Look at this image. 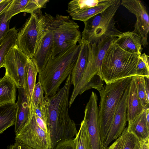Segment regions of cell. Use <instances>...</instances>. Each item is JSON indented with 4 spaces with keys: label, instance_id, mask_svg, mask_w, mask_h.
I'll return each instance as SVG.
<instances>
[{
    "label": "cell",
    "instance_id": "6da1fadb",
    "mask_svg": "<svg viewBox=\"0 0 149 149\" xmlns=\"http://www.w3.org/2000/svg\"><path fill=\"white\" fill-rule=\"evenodd\" d=\"M71 77L70 74L63 86L55 95L49 97L47 125L50 138L51 149H54L61 142L74 138L78 133L75 124L68 113Z\"/></svg>",
    "mask_w": 149,
    "mask_h": 149
},
{
    "label": "cell",
    "instance_id": "7a4b0ae2",
    "mask_svg": "<svg viewBox=\"0 0 149 149\" xmlns=\"http://www.w3.org/2000/svg\"><path fill=\"white\" fill-rule=\"evenodd\" d=\"M80 48L79 43L54 58L51 57L39 73L38 80L43 87L45 96L50 97L55 95L61 84L71 74Z\"/></svg>",
    "mask_w": 149,
    "mask_h": 149
},
{
    "label": "cell",
    "instance_id": "3957f363",
    "mask_svg": "<svg viewBox=\"0 0 149 149\" xmlns=\"http://www.w3.org/2000/svg\"><path fill=\"white\" fill-rule=\"evenodd\" d=\"M115 41L107 50L102 64L101 77L106 84L136 76L140 55L125 51Z\"/></svg>",
    "mask_w": 149,
    "mask_h": 149
},
{
    "label": "cell",
    "instance_id": "277c9868",
    "mask_svg": "<svg viewBox=\"0 0 149 149\" xmlns=\"http://www.w3.org/2000/svg\"><path fill=\"white\" fill-rule=\"evenodd\" d=\"M117 38H104L97 44H88V55L86 68L81 79L74 87L69 101L74 102L77 96L85 91L94 88L99 91L103 87L104 81L101 77L102 61L108 48Z\"/></svg>",
    "mask_w": 149,
    "mask_h": 149
},
{
    "label": "cell",
    "instance_id": "5b68a950",
    "mask_svg": "<svg viewBox=\"0 0 149 149\" xmlns=\"http://www.w3.org/2000/svg\"><path fill=\"white\" fill-rule=\"evenodd\" d=\"M132 77L122 79L106 84L99 91L100 100L98 107V123L102 147L120 100Z\"/></svg>",
    "mask_w": 149,
    "mask_h": 149
},
{
    "label": "cell",
    "instance_id": "8992f818",
    "mask_svg": "<svg viewBox=\"0 0 149 149\" xmlns=\"http://www.w3.org/2000/svg\"><path fill=\"white\" fill-rule=\"evenodd\" d=\"M44 15L47 28L52 34L53 49L52 58L60 55L81 41L79 26L69 16L57 14L54 17L46 13Z\"/></svg>",
    "mask_w": 149,
    "mask_h": 149
},
{
    "label": "cell",
    "instance_id": "52a82bcc",
    "mask_svg": "<svg viewBox=\"0 0 149 149\" xmlns=\"http://www.w3.org/2000/svg\"><path fill=\"white\" fill-rule=\"evenodd\" d=\"M121 1L116 0L103 12L84 22V27L81 34V38L89 44H96L106 38L118 37L122 32L116 27L114 16Z\"/></svg>",
    "mask_w": 149,
    "mask_h": 149
},
{
    "label": "cell",
    "instance_id": "ba28073f",
    "mask_svg": "<svg viewBox=\"0 0 149 149\" xmlns=\"http://www.w3.org/2000/svg\"><path fill=\"white\" fill-rule=\"evenodd\" d=\"M40 9L31 14L17 35L16 45L30 58L35 55L47 33L45 15Z\"/></svg>",
    "mask_w": 149,
    "mask_h": 149
},
{
    "label": "cell",
    "instance_id": "9c48e42d",
    "mask_svg": "<svg viewBox=\"0 0 149 149\" xmlns=\"http://www.w3.org/2000/svg\"><path fill=\"white\" fill-rule=\"evenodd\" d=\"M28 124L16 135V141L34 149H51L50 138L46 124L33 112Z\"/></svg>",
    "mask_w": 149,
    "mask_h": 149
},
{
    "label": "cell",
    "instance_id": "30bf717a",
    "mask_svg": "<svg viewBox=\"0 0 149 149\" xmlns=\"http://www.w3.org/2000/svg\"><path fill=\"white\" fill-rule=\"evenodd\" d=\"M30 59L16 44L10 50L3 63L2 67L5 68V74L13 80L17 88L24 87L25 67Z\"/></svg>",
    "mask_w": 149,
    "mask_h": 149
},
{
    "label": "cell",
    "instance_id": "8fae6325",
    "mask_svg": "<svg viewBox=\"0 0 149 149\" xmlns=\"http://www.w3.org/2000/svg\"><path fill=\"white\" fill-rule=\"evenodd\" d=\"M120 4L135 15L136 21L133 31L141 37L142 45L146 47L148 44L149 16L146 7L139 0H122Z\"/></svg>",
    "mask_w": 149,
    "mask_h": 149
},
{
    "label": "cell",
    "instance_id": "7c38bea8",
    "mask_svg": "<svg viewBox=\"0 0 149 149\" xmlns=\"http://www.w3.org/2000/svg\"><path fill=\"white\" fill-rule=\"evenodd\" d=\"M98 100L96 94L92 91L85 107L84 118L87 125L93 149H102L99 127Z\"/></svg>",
    "mask_w": 149,
    "mask_h": 149
},
{
    "label": "cell",
    "instance_id": "4fadbf2b",
    "mask_svg": "<svg viewBox=\"0 0 149 149\" xmlns=\"http://www.w3.org/2000/svg\"><path fill=\"white\" fill-rule=\"evenodd\" d=\"M128 88L129 85L120 100L102 149H105L113 141L119 137L125 128L127 121V100Z\"/></svg>",
    "mask_w": 149,
    "mask_h": 149
},
{
    "label": "cell",
    "instance_id": "5bb4252c",
    "mask_svg": "<svg viewBox=\"0 0 149 149\" xmlns=\"http://www.w3.org/2000/svg\"><path fill=\"white\" fill-rule=\"evenodd\" d=\"M17 88L18 95L16 103L17 109L15 124V135L18 134L28 124L32 115L24 89L22 87Z\"/></svg>",
    "mask_w": 149,
    "mask_h": 149
},
{
    "label": "cell",
    "instance_id": "9a60e30c",
    "mask_svg": "<svg viewBox=\"0 0 149 149\" xmlns=\"http://www.w3.org/2000/svg\"><path fill=\"white\" fill-rule=\"evenodd\" d=\"M49 0H13L6 11L8 20L21 12L33 13L35 11L45 7Z\"/></svg>",
    "mask_w": 149,
    "mask_h": 149
},
{
    "label": "cell",
    "instance_id": "2e32d148",
    "mask_svg": "<svg viewBox=\"0 0 149 149\" xmlns=\"http://www.w3.org/2000/svg\"><path fill=\"white\" fill-rule=\"evenodd\" d=\"M127 106V119L129 126L145 109L138 96L133 77L129 85Z\"/></svg>",
    "mask_w": 149,
    "mask_h": 149
},
{
    "label": "cell",
    "instance_id": "e0dca14e",
    "mask_svg": "<svg viewBox=\"0 0 149 149\" xmlns=\"http://www.w3.org/2000/svg\"><path fill=\"white\" fill-rule=\"evenodd\" d=\"M47 33L33 58L35 61L38 70V73L45 68L52 57L53 49V42L52 32L46 27Z\"/></svg>",
    "mask_w": 149,
    "mask_h": 149
},
{
    "label": "cell",
    "instance_id": "ac0fdd59",
    "mask_svg": "<svg viewBox=\"0 0 149 149\" xmlns=\"http://www.w3.org/2000/svg\"><path fill=\"white\" fill-rule=\"evenodd\" d=\"M79 53L71 74V84L74 87L80 82L85 73L87 65L88 55V42L81 38Z\"/></svg>",
    "mask_w": 149,
    "mask_h": 149
},
{
    "label": "cell",
    "instance_id": "d6986e66",
    "mask_svg": "<svg viewBox=\"0 0 149 149\" xmlns=\"http://www.w3.org/2000/svg\"><path fill=\"white\" fill-rule=\"evenodd\" d=\"M122 49L128 53L139 55L143 50L141 37L133 31L122 33L115 41Z\"/></svg>",
    "mask_w": 149,
    "mask_h": 149
},
{
    "label": "cell",
    "instance_id": "ffe728a7",
    "mask_svg": "<svg viewBox=\"0 0 149 149\" xmlns=\"http://www.w3.org/2000/svg\"><path fill=\"white\" fill-rule=\"evenodd\" d=\"M38 72L35 60L33 58H30L25 67L24 88L30 106L32 103V94L36 84L37 75Z\"/></svg>",
    "mask_w": 149,
    "mask_h": 149
},
{
    "label": "cell",
    "instance_id": "44dd1931",
    "mask_svg": "<svg viewBox=\"0 0 149 149\" xmlns=\"http://www.w3.org/2000/svg\"><path fill=\"white\" fill-rule=\"evenodd\" d=\"M146 109L127 127L128 130L134 134L141 142L147 141L149 139V124L146 120Z\"/></svg>",
    "mask_w": 149,
    "mask_h": 149
},
{
    "label": "cell",
    "instance_id": "7402d4cb",
    "mask_svg": "<svg viewBox=\"0 0 149 149\" xmlns=\"http://www.w3.org/2000/svg\"><path fill=\"white\" fill-rule=\"evenodd\" d=\"M17 88L13 80L6 74L0 78V105L16 103Z\"/></svg>",
    "mask_w": 149,
    "mask_h": 149
},
{
    "label": "cell",
    "instance_id": "603a6c76",
    "mask_svg": "<svg viewBox=\"0 0 149 149\" xmlns=\"http://www.w3.org/2000/svg\"><path fill=\"white\" fill-rule=\"evenodd\" d=\"M17 109L16 102L0 105V134L15 125Z\"/></svg>",
    "mask_w": 149,
    "mask_h": 149
},
{
    "label": "cell",
    "instance_id": "cb8c5ba5",
    "mask_svg": "<svg viewBox=\"0 0 149 149\" xmlns=\"http://www.w3.org/2000/svg\"><path fill=\"white\" fill-rule=\"evenodd\" d=\"M116 0H106L104 2L95 6L84 9L69 15L73 20L83 22L86 21L93 16L103 12Z\"/></svg>",
    "mask_w": 149,
    "mask_h": 149
},
{
    "label": "cell",
    "instance_id": "d4e9b609",
    "mask_svg": "<svg viewBox=\"0 0 149 149\" xmlns=\"http://www.w3.org/2000/svg\"><path fill=\"white\" fill-rule=\"evenodd\" d=\"M17 33L15 27L10 29L0 45V68L10 50L16 44Z\"/></svg>",
    "mask_w": 149,
    "mask_h": 149
},
{
    "label": "cell",
    "instance_id": "484cf974",
    "mask_svg": "<svg viewBox=\"0 0 149 149\" xmlns=\"http://www.w3.org/2000/svg\"><path fill=\"white\" fill-rule=\"evenodd\" d=\"M75 149H93L89 137L88 127L83 119L76 136L74 138Z\"/></svg>",
    "mask_w": 149,
    "mask_h": 149
},
{
    "label": "cell",
    "instance_id": "4316f807",
    "mask_svg": "<svg viewBox=\"0 0 149 149\" xmlns=\"http://www.w3.org/2000/svg\"><path fill=\"white\" fill-rule=\"evenodd\" d=\"M106 0H74L68 3L67 13L70 15L81 10L96 6Z\"/></svg>",
    "mask_w": 149,
    "mask_h": 149
},
{
    "label": "cell",
    "instance_id": "83f0119b",
    "mask_svg": "<svg viewBox=\"0 0 149 149\" xmlns=\"http://www.w3.org/2000/svg\"><path fill=\"white\" fill-rule=\"evenodd\" d=\"M137 88V93L142 106L144 109L149 106V100L147 97L144 86V77L139 76H134Z\"/></svg>",
    "mask_w": 149,
    "mask_h": 149
},
{
    "label": "cell",
    "instance_id": "f1b7e54d",
    "mask_svg": "<svg viewBox=\"0 0 149 149\" xmlns=\"http://www.w3.org/2000/svg\"><path fill=\"white\" fill-rule=\"evenodd\" d=\"M45 96L44 100L40 103L36 107H34L31 105L30 106V107L32 109L33 113L40 118L47 125L48 116L49 100V97Z\"/></svg>",
    "mask_w": 149,
    "mask_h": 149
},
{
    "label": "cell",
    "instance_id": "f546056e",
    "mask_svg": "<svg viewBox=\"0 0 149 149\" xmlns=\"http://www.w3.org/2000/svg\"><path fill=\"white\" fill-rule=\"evenodd\" d=\"M136 76L149 77V56L144 53L139 56L136 67Z\"/></svg>",
    "mask_w": 149,
    "mask_h": 149
},
{
    "label": "cell",
    "instance_id": "4dcf8cb0",
    "mask_svg": "<svg viewBox=\"0 0 149 149\" xmlns=\"http://www.w3.org/2000/svg\"><path fill=\"white\" fill-rule=\"evenodd\" d=\"M44 93L43 87L40 82L38 81L36 84L33 90L31 105L34 107H36L40 103L44 100L45 98Z\"/></svg>",
    "mask_w": 149,
    "mask_h": 149
},
{
    "label": "cell",
    "instance_id": "1f68e13d",
    "mask_svg": "<svg viewBox=\"0 0 149 149\" xmlns=\"http://www.w3.org/2000/svg\"><path fill=\"white\" fill-rule=\"evenodd\" d=\"M10 21L7 19L6 12L0 15V45L10 30Z\"/></svg>",
    "mask_w": 149,
    "mask_h": 149
},
{
    "label": "cell",
    "instance_id": "d6a6232c",
    "mask_svg": "<svg viewBox=\"0 0 149 149\" xmlns=\"http://www.w3.org/2000/svg\"><path fill=\"white\" fill-rule=\"evenodd\" d=\"M74 139V138L61 142L54 149H75Z\"/></svg>",
    "mask_w": 149,
    "mask_h": 149
},
{
    "label": "cell",
    "instance_id": "836d02e7",
    "mask_svg": "<svg viewBox=\"0 0 149 149\" xmlns=\"http://www.w3.org/2000/svg\"><path fill=\"white\" fill-rule=\"evenodd\" d=\"M123 139L122 134L115 141L105 149H123Z\"/></svg>",
    "mask_w": 149,
    "mask_h": 149
},
{
    "label": "cell",
    "instance_id": "e575fe53",
    "mask_svg": "<svg viewBox=\"0 0 149 149\" xmlns=\"http://www.w3.org/2000/svg\"><path fill=\"white\" fill-rule=\"evenodd\" d=\"M7 149H34L22 143L16 141L12 144L8 146Z\"/></svg>",
    "mask_w": 149,
    "mask_h": 149
},
{
    "label": "cell",
    "instance_id": "d590c367",
    "mask_svg": "<svg viewBox=\"0 0 149 149\" xmlns=\"http://www.w3.org/2000/svg\"><path fill=\"white\" fill-rule=\"evenodd\" d=\"M12 0H3L0 3V15L7 10Z\"/></svg>",
    "mask_w": 149,
    "mask_h": 149
},
{
    "label": "cell",
    "instance_id": "8d00e7d4",
    "mask_svg": "<svg viewBox=\"0 0 149 149\" xmlns=\"http://www.w3.org/2000/svg\"><path fill=\"white\" fill-rule=\"evenodd\" d=\"M144 86L148 99L149 100V77H144Z\"/></svg>",
    "mask_w": 149,
    "mask_h": 149
},
{
    "label": "cell",
    "instance_id": "74e56055",
    "mask_svg": "<svg viewBox=\"0 0 149 149\" xmlns=\"http://www.w3.org/2000/svg\"><path fill=\"white\" fill-rule=\"evenodd\" d=\"M3 1V0H0V3L2 1Z\"/></svg>",
    "mask_w": 149,
    "mask_h": 149
}]
</instances>
